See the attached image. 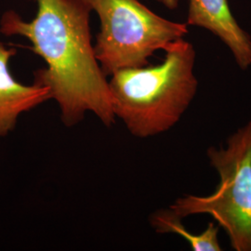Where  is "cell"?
Wrapping results in <instances>:
<instances>
[{
    "mask_svg": "<svg viewBox=\"0 0 251 251\" xmlns=\"http://www.w3.org/2000/svg\"><path fill=\"white\" fill-rule=\"evenodd\" d=\"M37 13L30 22L13 10L0 20L4 36L27 38L46 62L34 73V83L50 90L66 126L80 123L92 113L106 126L116 121L107 76L91 43V10L82 0H36Z\"/></svg>",
    "mask_w": 251,
    "mask_h": 251,
    "instance_id": "obj_1",
    "label": "cell"
},
{
    "mask_svg": "<svg viewBox=\"0 0 251 251\" xmlns=\"http://www.w3.org/2000/svg\"><path fill=\"white\" fill-rule=\"evenodd\" d=\"M164 51L161 63L121 69L108 81L115 117L137 138L171 129L198 92L194 45L183 37L167 46Z\"/></svg>",
    "mask_w": 251,
    "mask_h": 251,
    "instance_id": "obj_2",
    "label": "cell"
},
{
    "mask_svg": "<svg viewBox=\"0 0 251 251\" xmlns=\"http://www.w3.org/2000/svg\"><path fill=\"white\" fill-rule=\"evenodd\" d=\"M100 19L94 52L106 76L142 67L150 57L188 34L186 23L163 18L139 0H82Z\"/></svg>",
    "mask_w": 251,
    "mask_h": 251,
    "instance_id": "obj_4",
    "label": "cell"
},
{
    "mask_svg": "<svg viewBox=\"0 0 251 251\" xmlns=\"http://www.w3.org/2000/svg\"><path fill=\"white\" fill-rule=\"evenodd\" d=\"M16 50L0 42V138L9 135L23 114L51 100L50 90L33 84L24 85L16 80L9 69Z\"/></svg>",
    "mask_w": 251,
    "mask_h": 251,
    "instance_id": "obj_6",
    "label": "cell"
},
{
    "mask_svg": "<svg viewBox=\"0 0 251 251\" xmlns=\"http://www.w3.org/2000/svg\"><path fill=\"white\" fill-rule=\"evenodd\" d=\"M187 25L204 28L222 40L242 70L251 66V37L233 17L228 0H189Z\"/></svg>",
    "mask_w": 251,
    "mask_h": 251,
    "instance_id": "obj_5",
    "label": "cell"
},
{
    "mask_svg": "<svg viewBox=\"0 0 251 251\" xmlns=\"http://www.w3.org/2000/svg\"><path fill=\"white\" fill-rule=\"evenodd\" d=\"M167 9H176L179 7V0H156Z\"/></svg>",
    "mask_w": 251,
    "mask_h": 251,
    "instance_id": "obj_8",
    "label": "cell"
},
{
    "mask_svg": "<svg viewBox=\"0 0 251 251\" xmlns=\"http://www.w3.org/2000/svg\"><path fill=\"white\" fill-rule=\"evenodd\" d=\"M206 154L220 176L215 192L180 197L170 207L181 219L211 216L234 251H251V120L231 135L225 146L210 147Z\"/></svg>",
    "mask_w": 251,
    "mask_h": 251,
    "instance_id": "obj_3",
    "label": "cell"
},
{
    "mask_svg": "<svg viewBox=\"0 0 251 251\" xmlns=\"http://www.w3.org/2000/svg\"><path fill=\"white\" fill-rule=\"evenodd\" d=\"M181 218L169 207L152 212L149 222L157 233H175L183 237L194 251H222L218 233L220 226L209 223L204 232L198 234L190 233L181 223Z\"/></svg>",
    "mask_w": 251,
    "mask_h": 251,
    "instance_id": "obj_7",
    "label": "cell"
}]
</instances>
